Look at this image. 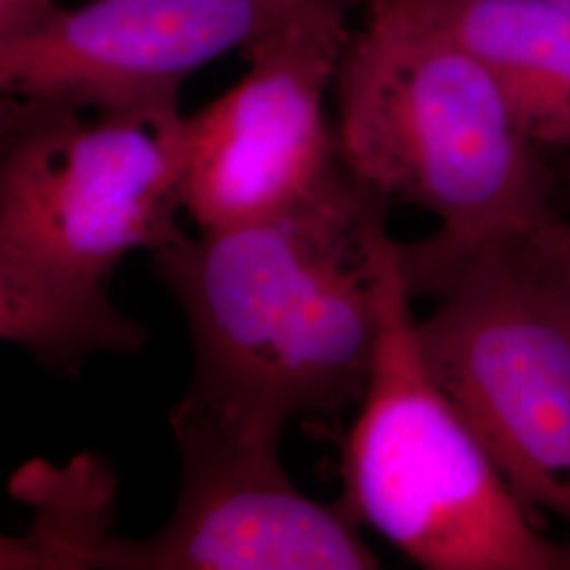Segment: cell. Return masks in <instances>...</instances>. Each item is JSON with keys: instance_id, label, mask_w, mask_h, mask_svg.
Wrapping results in <instances>:
<instances>
[{"instance_id": "14", "label": "cell", "mask_w": 570, "mask_h": 570, "mask_svg": "<svg viewBox=\"0 0 570 570\" xmlns=\"http://www.w3.org/2000/svg\"><path fill=\"white\" fill-rule=\"evenodd\" d=\"M372 2H383V0H370V4H372Z\"/></svg>"}, {"instance_id": "7", "label": "cell", "mask_w": 570, "mask_h": 570, "mask_svg": "<svg viewBox=\"0 0 570 570\" xmlns=\"http://www.w3.org/2000/svg\"><path fill=\"white\" fill-rule=\"evenodd\" d=\"M317 0H91L0 39L2 96L171 119L184 82Z\"/></svg>"}, {"instance_id": "3", "label": "cell", "mask_w": 570, "mask_h": 570, "mask_svg": "<svg viewBox=\"0 0 570 570\" xmlns=\"http://www.w3.org/2000/svg\"><path fill=\"white\" fill-rule=\"evenodd\" d=\"M336 140L351 176L383 204L412 205L438 230L402 244L412 298L490 245L553 214V174L489 68L404 0L370 4L334 81Z\"/></svg>"}, {"instance_id": "13", "label": "cell", "mask_w": 570, "mask_h": 570, "mask_svg": "<svg viewBox=\"0 0 570 570\" xmlns=\"http://www.w3.org/2000/svg\"><path fill=\"white\" fill-rule=\"evenodd\" d=\"M567 190H569V197H570V165L567 167Z\"/></svg>"}, {"instance_id": "10", "label": "cell", "mask_w": 570, "mask_h": 570, "mask_svg": "<svg viewBox=\"0 0 570 570\" xmlns=\"http://www.w3.org/2000/svg\"><path fill=\"white\" fill-rule=\"evenodd\" d=\"M16 497L37 508L23 537L2 539V569H98L115 537V475L98 459H75L66 469L30 463L13 482Z\"/></svg>"}, {"instance_id": "9", "label": "cell", "mask_w": 570, "mask_h": 570, "mask_svg": "<svg viewBox=\"0 0 570 570\" xmlns=\"http://www.w3.org/2000/svg\"><path fill=\"white\" fill-rule=\"evenodd\" d=\"M490 70L541 148L570 150V4L562 0H404Z\"/></svg>"}, {"instance_id": "12", "label": "cell", "mask_w": 570, "mask_h": 570, "mask_svg": "<svg viewBox=\"0 0 570 570\" xmlns=\"http://www.w3.org/2000/svg\"><path fill=\"white\" fill-rule=\"evenodd\" d=\"M58 9L56 0H0V39L37 28Z\"/></svg>"}, {"instance_id": "5", "label": "cell", "mask_w": 570, "mask_h": 570, "mask_svg": "<svg viewBox=\"0 0 570 570\" xmlns=\"http://www.w3.org/2000/svg\"><path fill=\"white\" fill-rule=\"evenodd\" d=\"M428 296L438 305L414 330L429 372L522 505L570 530L569 332L505 244L471 256Z\"/></svg>"}, {"instance_id": "6", "label": "cell", "mask_w": 570, "mask_h": 570, "mask_svg": "<svg viewBox=\"0 0 570 570\" xmlns=\"http://www.w3.org/2000/svg\"><path fill=\"white\" fill-rule=\"evenodd\" d=\"M351 39L345 0H317L254 42L249 68L180 125V199L199 233L324 195L348 174L326 100Z\"/></svg>"}, {"instance_id": "8", "label": "cell", "mask_w": 570, "mask_h": 570, "mask_svg": "<svg viewBox=\"0 0 570 570\" xmlns=\"http://www.w3.org/2000/svg\"><path fill=\"white\" fill-rule=\"evenodd\" d=\"M180 454L178 503L140 541L112 537L100 569L372 570L379 560L334 503L296 489L279 452L247 449L169 416Z\"/></svg>"}, {"instance_id": "11", "label": "cell", "mask_w": 570, "mask_h": 570, "mask_svg": "<svg viewBox=\"0 0 570 570\" xmlns=\"http://www.w3.org/2000/svg\"><path fill=\"white\" fill-rule=\"evenodd\" d=\"M511 258L570 336V223L558 212L508 242Z\"/></svg>"}, {"instance_id": "2", "label": "cell", "mask_w": 570, "mask_h": 570, "mask_svg": "<svg viewBox=\"0 0 570 570\" xmlns=\"http://www.w3.org/2000/svg\"><path fill=\"white\" fill-rule=\"evenodd\" d=\"M4 96L0 106V338L79 374L96 355H136L148 330L110 282L138 249L184 239L180 125Z\"/></svg>"}, {"instance_id": "1", "label": "cell", "mask_w": 570, "mask_h": 570, "mask_svg": "<svg viewBox=\"0 0 570 570\" xmlns=\"http://www.w3.org/2000/svg\"><path fill=\"white\" fill-rule=\"evenodd\" d=\"M351 171L279 216L186 235L153 254L180 305L193 381L171 416L279 452L289 421L360 406L397 242Z\"/></svg>"}, {"instance_id": "15", "label": "cell", "mask_w": 570, "mask_h": 570, "mask_svg": "<svg viewBox=\"0 0 570 570\" xmlns=\"http://www.w3.org/2000/svg\"><path fill=\"white\" fill-rule=\"evenodd\" d=\"M562 2H567V4H570V0H562Z\"/></svg>"}, {"instance_id": "4", "label": "cell", "mask_w": 570, "mask_h": 570, "mask_svg": "<svg viewBox=\"0 0 570 570\" xmlns=\"http://www.w3.org/2000/svg\"><path fill=\"white\" fill-rule=\"evenodd\" d=\"M412 301L397 242L376 362L341 444L336 505L423 569L570 570V546L539 532L429 372Z\"/></svg>"}]
</instances>
